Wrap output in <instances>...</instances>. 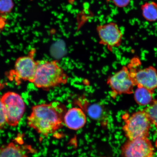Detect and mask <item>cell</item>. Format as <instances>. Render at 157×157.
<instances>
[{
  "label": "cell",
  "mask_w": 157,
  "mask_h": 157,
  "mask_svg": "<svg viewBox=\"0 0 157 157\" xmlns=\"http://www.w3.org/2000/svg\"><path fill=\"white\" fill-rule=\"evenodd\" d=\"M155 146H156V148H157V138L156 139V142H155Z\"/></svg>",
  "instance_id": "obj_20"
},
{
  "label": "cell",
  "mask_w": 157,
  "mask_h": 157,
  "mask_svg": "<svg viewBox=\"0 0 157 157\" xmlns=\"http://www.w3.org/2000/svg\"><path fill=\"white\" fill-rule=\"evenodd\" d=\"M29 148L17 143L11 142L0 149V157H28V154L32 151Z\"/></svg>",
  "instance_id": "obj_12"
},
{
  "label": "cell",
  "mask_w": 157,
  "mask_h": 157,
  "mask_svg": "<svg viewBox=\"0 0 157 157\" xmlns=\"http://www.w3.org/2000/svg\"><path fill=\"white\" fill-rule=\"evenodd\" d=\"M13 6V0H0V13L10 12Z\"/></svg>",
  "instance_id": "obj_16"
},
{
  "label": "cell",
  "mask_w": 157,
  "mask_h": 157,
  "mask_svg": "<svg viewBox=\"0 0 157 157\" xmlns=\"http://www.w3.org/2000/svg\"><path fill=\"white\" fill-rule=\"evenodd\" d=\"M147 88L141 86H137L134 93V99L139 105L146 106L152 102L154 94Z\"/></svg>",
  "instance_id": "obj_13"
},
{
  "label": "cell",
  "mask_w": 157,
  "mask_h": 157,
  "mask_svg": "<svg viewBox=\"0 0 157 157\" xmlns=\"http://www.w3.org/2000/svg\"><path fill=\"white\" fill-rule=\"evenodd\" d=\"M154 148L148 138L128 140L121 149L122 157H154Z\"/></svg>",
  "instance_id": "obj_7"
},
{
  "label": "cell",
  "mask_w": 157,
  "mask_h": 157,
  "mask_svg": "<svg viewBox=\"0 0 157 157\" xmlns=\"http://www.w3.org/2000/svg\"><path fill=\"white\" fill-rule=\"evenodd\" d=\"M35 49L27 56L20 57L15 62L13 72L18 79L32 83L38 64L34 58Z\"/></svg>",
  "instance_id": "obj_8"
},
{
  "label": "cell",
  "mask_w": 157,
  "mask_h": 157,
  "mask_svg": "<svg viewBox=\"0 0 157 157\" xmlns=\"http://www.w3.org/2000/svg\"><path fill=\"white\" fill-rule=\"evenodd\" d=\"M99 37V44L112 52L113 48L121 46L123 34L116 23L110 22L98 25L96 28Z\"/></svg>",
  "instance_id": "obj_6"
},
{
  "label": "cell",
  "mask_w": 157,
  "mask_h": 157,
  "mask_svg": "<svg viewBox=\"0 0 157 157\" xmlns=\"http://www.w3.org/2000/svg\"><path fill=\"white\" fill-rule=\"evenodd\" d=\"M75 103L91 119L102 124L107 123L108 114L103 105L99 103H90L84 96L76 99Z\"/></svg>",
  "instance_id": "obj_10"
},
{
  "label": "cell",
  "mask_w": 157,
  "mask_h": 157,
  "mask_svg": "<svg viewBox=\"0 0 157 157\" xmlns=\"http://www.w3.org/2000/svg\"><path fill=\"white\" fill-rule=\"evenodd\" d=\"M66 107L59 101L34 106L27 117V124L45 136L56 132L63 126Z\"/></svg>",
  "instance_id": "obj_1"
},
{
  "label": "cell",
  "mask_w": 157,
  "mask_h": 157,
  "mask_svg": "<svg viewBox=\"0 0 157 157\" xmlns=\"http://www.w3.org/2000/svg\"><path fill=\"white\" fill-rule=\"evenodd\" d=\"M142 10L143 17L147 21L157 20V3L154 2L145 3L142 6Z\"/></svg>",
  "instance_id": "obj_14"
},
{
  "label": "cell",
  "mask_w": 157,
  "mask_h": 157,
  "mask_svg": "<svg viewBox=\"0 0 157 157\" xmlns=\"http://www.w3.org/2000/svg\"><path fill=\"white\" fill-rule=\"evenodd\" d=\"M124 119L123 130L128 140L148 138L152 123L144 109L136 112Z\"/></svg>",
  "instance_id": "obj_3"
},
{
  "label": "cell",
  "mask_w": 157,
  "mask_h": 157,
  "mask_svg": "<svg viewBox=\"0 0 157 157\" xmlns=\"http://www.w3.org/2000/svg\"><path fill=\"white\" fill-rule=\"evenodd\" d=\"M144 110L150 118L152 124H154L157 129V100L154 99Z\"/></svg>",
  "instance_id": "obj_15"
},
{
  "label": "cell",
  "mask_w": 157,
  "mask_h": 157,
  "mask_svg": "<svg viewBox=\"0 0 157 157\" xmlns=\"http://www.w3.org/2000/svg\"><path fill=\"white\" fill-rule=\"evenodd\" d=\"M5 21L2 17H0V29L3 28L5 24Z\"/></svg>",
  "instance_id": "obj_19"
},
{
  "label": "cell",
  "mask_w": 157,
  "mask_h": 157,
  "mask_svg": "<svg viewBox=\"0 0 157 157\" xmlns=\"http://www.w3.org/2000/svg\"><path fill=\"white\" fill-rule=\"evenodd\" d=\"M6 123V116L4 110V108L3 104L1 101V98H0V129L4 128L5 126Z\"/></svg>",
  "instance_id": "obj_17"
},
{
  "label": "cell",
  "mask_w": 157,
  "mask_h": 157,
  "mask_svg": "<svg viewBox=\"0 0 157 157\" xmlns=\"http://www.w3.org/2000/svg\"><path fill=\"white\" fill-rule=\"evenodd\" d=\"M1 99L4 108L7 123L12 127L17 126L25 110L23 98L18 94L9 91L4 94Z\"/></svg>",
  "instance_id": "obj_4"
},
{
  "label": "cell",
  "mask_w": 157,
  "mask_h": 157,
  "mask_svg": "<svg viewBox=\"0 0 157 157\" xmlns=\"http://www.w3.org/2000/svg\"><path fill=\"white\" fill-rule=\"evenodd\" d=\"M107 83L111 88L112 97L133 93L135 85L128 66H123L107 78Z\"/></svg>",
  "instance_id": "obj_5"
},
{
  "label": "cell",
  "mask_w": 157,
  "mask_h": 157,
  "mask_svg": "<svg viewBox=\"0 0 157 157\" xmlns=\"http://www.w3.org/2000/svg\"><path fill=\"white\" fill-rule=\"evenodd\" d=\"M135 86H141L147 88L154 93L157 89V70L152 66L144 68L138 69L137 66L128 65Z\"/></svg>",
  "instance_id": "obj_9"
},
{
  "label": "cell",
  "mask_w": 157,
  "mask_h": 157,
  "mask_svg": "<svg viewBox=\"0 0 157 157\" xmlns=\"http://www.w3.org/2000/svg\"><path fill=\"white\" fill-rule=\"evenodd\" d=\"M69 76L57 60L38 61L32 83L37 88L48 90L68 83Z\"/></svg>",
  "instance_id": "obj_2"
},
{
  "label": "cell",
  "mask_w": 157,
  "mask_h": 157,
  "mask_svg": "<svg viewBox=\"0 0 157 157\" xmlns=\"http://www.w3.org/2000/svg\"><path fill=\"white\" fill-rule=\"evenodd\" d=\"M87 121L86 114L81 108H71L66 112L64 123L68 128L77 130L83 128Z\"/></svg>",
  "instance_id": "obj_11"
},
{
  "label": "cell",
  "mask_w": 157,
  "mask_h": 157,
  "mask_svg": "<svg viewBox=\"0 0 157 157\" xmlns=\"http://www.w3.org/2000/svg\"><path fill=\"white\" fill-rule=\"evenodd\" d=\"M131 0H113L114 4L119 7L127 6L130 3Z\"/></svg>",
  "instance_id": "obj_18"
}]
</instances>
